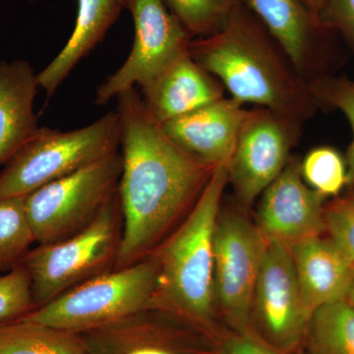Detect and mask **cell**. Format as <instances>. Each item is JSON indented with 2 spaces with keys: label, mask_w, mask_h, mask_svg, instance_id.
I'll list each match as a JSON object with an SVG mask.
<instances>
[{
  "label": "cell",
  "mask_w": 354,
  "mask_h": 354,
  "mask_svg": "<svg viewBox=\"0 0 354 354\" xmlns=\"http://www.w3.org/2000/svg\"><path fill=\"white\" fill-rule=\"evenodd\" d=\"M122 237L115 269L150 256L188 216L215 167L184 151L147 113L133 88L118 97Z\"/></svg>",
  "instance_id": "obj_1"
},
{
  "label": "cell",
  "mask_w": 354,
  "mask_h": 354,
  "mask_svg": "<svg viewBox=\"0 0 354 354\" xmlns=\"http://www.w3.org/2000/svg\"><path fill=\"white\" fill-rule=\"evenodd\" d=\"M189 53L242 104L270 109L301 125L319 109L310 82L244 4L220 31L193 39Z\"/></svg>",
  "instance_id": "obj_2"
},
{
  "label": "cell",
  "mask_w": 354,
  "mask_h": 354,
  "mask_svg": "<svg viewBox=\"0 0 354 354\" xmlns=\"http://www.w3.org/2000/svg\"><path fill=\"white\" fill-rule=\"evenodd\" d=\"M227 184V165H218L188 216L150 255L158 276L149 308L167 310L215 332L225 330L216 306L214 241Z\"/></svg>",
  "instance_id": "obj_3"
},
{
  "label": "cell",
  "mask_w": 354,
  "mask_h": 354,
  "mask_svg": "<svg viewBox=\"0 0 354 354\" xmlns=\"http://www.w3.org/2000/svg\"><path fill=\"white\" fill-rule=\"evenodd\" d=\"M122 227L118 190L82 232L30 249L19 265L29 274L36 309L88 279L115 270Z\"/></svg>",
  "instance_id": "obj_4"
},
{
  "label": "cell",
  "mask_w": 354,
  "mask_h": 354,
  "mask_svg": "<svg viewBox=\"0 0 354 354\" xmlns=\"http://www.w3.org/2000/svg\"><path fill=\"white\" fill-rule=\"evenodd\" d=\"M116 111L70 131L39 127L0 172V198L25 197L46 184L120 152Z\"/></svg>",
  "instance_id": "obj_5"
},
{
  "label": "cell",
  "mask_w": 354,
  "mask_h": 354,
  "mask_svg": "<svg viewBox=\"0 0 354 354\" xmlns=\"http://www.w3.org/2000/svg\"><path fill=\"white\" fill-rule=\"evenodd\" d=\"M152 256L95 277L35 309L20 320L83 334L150 307L157 285Z\"/></svg>",
  "instance_id": "obj_6"
},
{
  "label": "cell",
  "mask_w": 354,
  "mask_h": 354,
  "mask_svg": "<svg viewBox=\"0 0 354 354\" xmlns=\"http://www.w3.org/2000/svg\"><path fill=\"white\" fill-rule=\"evenodd\" d=\"M121 171L118 152L25 196L36 243H55L87 228L118 192Z\"/></svg>",
  "instance_id": "obj_7"
},
{
  "label": "cell",
  "mask_w": 354,
  "mask_h": 354,
  "mask_svg": "<svg viewBox=\"0 0 354 354\" xmlns=\"http://www.w3.org/2000/svg\"><path fill=\"white\" fill-rule=\"evenodd\" d=\"M268 241L244 215L221 211L216 221L215 299L218 319L225 329L250 333L251 311L256 283Z\"/></svg>",
  "instance_id": "obj_8"
},
{
  "label": "cell",
  "mask_w": 354,
  "mask_h": 354,
  "mask_svg": "<svg viewBox=\"0 0 354 354\" xmlns=\"http://www.w3.org/2000/svg\"><path fill=\"white\" fill-rule=\"evenodd\" d=\"M225 333L167 310L146 308L80 335L88 354H223Z\"/></svg>",
  "instance_id": "obj_9"
},
{
  "label": "cell",
  "mask_w": 354,
  "mask_h": 354,
  "mask_svg": "<svg viewBox=\"0 0 354 354\" xmlns=\"http://www.w3.org/2000/svg\"><path fill=\"white\" fill-rule=\"evenodd\" d=\"M124 7L134 22V41L127 60L97 88L95 102L99 106L150 83L189 53L193 39L164 0H124Z\"/></svg>",
  "instance_id": "obj_10"
},
{
  "label": "cell",
  "mask_w": 354,
  "mask_h": 354,
  "mask_svg": "<svg viewBox=\"0 0 354 354\" xmlns=\"http://www.w3.org/2000/svg\"><path fill=\"white\" fill-rule=\"evenodd\" d=\"M311 317L302 300L290 248L268 241L254 292L250 333L281 353H298Z\"/></svg>",
  "instance_id": "obj_11"
},
{
  "label": "cell",
  "mask_w": 354,
  "mask_h": 354,
  "mask_svg": "<svg viewBox=\"0 0 354 354\" xmlns=\"http://www.w3.org/2000/svg\"><path fill=\"white\" fill-rule=\"evenodd\" d=\"M301 124L264 108L247 111L227 165L228 183L237 201L249 208L285 169Z\"/></svg>",
  "instance_id": "obj_12"
},
{
  "label": "cell",
  "mask_w": 354,
  "mask_h": 354,
  "mask_svg": "<svg viewBox=\"0 0 354 354\" xmlns=\"http://www.w3.org/2000/svg\"><path fill=\"white\" fill-rule=\"evenodd\" d=\"M326 197L305 183L301 162L291 158L261 194L258 225L268 241L290 247L326 230Z\"/></svg>",
  "instance_id": "obj_13"
},
{
  "label": "cell",
  "mask_w": 354,
  "mask_h": 354,
  "mask_svg": "<svg viewBox=\"0 0 354 354\" xmlns=\"http://www.w3.org/2000/svg\"><path fill=\"white\" fill-rule=\"evenodd\" d=\"M246 114L243 104L223 97L160 127L176 145L216 167L230 164Z\"/></svg>",
  "instance_id": "obj_14"
},
{
  "label": "cell",
  "mask_w": 354,
  "mask_h": 354,
  "mask_svg": "<svg viewBox=\"0 0 354 354\" xmlns=\"http://www.w3.org/2000/svg\"><path fill=\"white\" fill-rule=\"evenodd\" d=\"M142 102L156 122L165 124L223 99L225 88L187 53L141 88Z\"/></svg>",
  "instance_id": "obj_15"
},
{
  "label": "cell",
  "mask_w": 354,
  "mask_h": 354,
  "mask_svg": "<svg viewBox=\"0 0 354 354\" xmlns=\"http://www.w3.org/2000/svg\"><path fill=\"white\" fill-rule=\"evenodd\" d=\"M308 82L318 78V19L300 0H243Z\"/></svg>",
  "instance_id": "obj_16"
},
{
  "label": "cell",
  "mask_w": 354,
  "mask_h": 354,
  "mask_svg": "<svg viewBox=\"0 0 354 354\" xmlns=\"http://www.w3.org/2000/svg\"><path fill=\"white\" fill-rule=\"evenodd\" d=\"M302 300L310 314L346 300L354 264L330 239L312 237L290 247Z\"/></svg>",
  "instance_id": "obj_17"
},
{
  "label": "cell",
  "mask_w": 354,
  "mask_h": 354,
  "mask_svg": "<svg viewBox=\"0 0 354 354\" xmlns=\"http://www.w3.org/2000/svg\"><path fill=\"white\" fill-rule=\"evenodd\" d=\"M39 88L29 62H0V165H6L39 129L34 111Z\"/></svg>",
  "instance_id": "obj_18"
},
{
  "label": "cell",
  "mask_w": 354,
  "mask_h": 354,
  "mask_svg": "<svg viewBox=\"0 0 354 354\" xmlns=\"http://www.w3.org/2000/svg\"><path fill=\"white\" fill-rule=\"evenodd\" d=\"M73 32L64 48L37 74L39 87L48 97L57 92L77 64L102 43L124 7V0H77Z\"/></svg>",
  "instance_id": "obj_19"
},
{
  "label": "cell",
  "mask_w": 354,
  "mask_h": 354,
  "mask_svg": "<svg viewBox=\"0 0 354 354\" xmlns=\"http://www.w3.org/2000/svg\"><path fill=\"white\" fill-rule=\"evenodd\" d=\"M0 354H88L80 334L32 321L0 325Z\"/></svg>",
  "instance_id": "obj_20"
},
{
  "label": "cell",
  "mask_w": 354,
  "mask_h": 354,
  "mask_svg": "<svg viewBox=\"0 0 354 354\" xmlns=\"http://www.w3.org/2000/svg\"><path fill=\"white\" fill-rule=\"evenodd\" d=\"M301 351L304 354H354V308L346 300L314 312Z\"/></svg>",
  "instance_id": "obj_21"
},
{
  "label": "cell",
  "mask_w": 354,
  "mask_h": 354,
  "mask_svg": "<svg viewBox=\"0 0 354 354\" xmlns=\"http://www.w3.org/2000/svg\"><path fill=\"white\" fill-rule=\"evenodd\" d=\"M36 243L25 209V197L0 198V274L17 267Z\"/></svg>",
  "instance_id": "obj_22"
},
{
  "label": "cell",
  "mask_w": 354,
  "mask_h": 354,
  "mask_svg": "<svg viewBox=\"0 0 354 354\" xmlns=\"http://www.w3.org/2000/svg\"><path fill=\"white\" fill-rule=\"evenodd\" d=\"M192 39L220 31L243 0H164Z\"/></svg>",
  "instance_id": "obj_23"
},
{
  "label": "cell",
  "mask_w": 354,
  "mask_h": 354,
  "mask_svg": "<svg viewBox=\"0 0 354 354\" xmlns=\"http://www.w3.org/2000/svg\"><path fill=\"white\" fill-rule=\"evenodd\" d=\"M301 174L310 187L325 197L337 196L348 183L346 160L330 147L310 151L302 160Z\"/></svg>",
  "instance_id": "obj_24"
},
{
  "label": "cell",
  "mask_w": 354,
  "mask_h": 354,
  "mask_svg": "<svg viewBox=\"0 0 354 354\" xmlns=\"http://www.w3.org/2000/svg\"><path fill=\"white\" fill-rule=\"evenodd\" d=\"M319 109L341 111L351 124L353 140L346 156V185L354 187V81L341 77L323 76L310 82Z\"/></svg>",
  "instance_id": "obj_25"
},
{
  "label": "cell",
  "mask_w": 354,
  "mask_h": 354,
  "mask_svg": "<svg viewBox=\"0 0 354 354\" xmlns=\"http://www.w3.org/2000/svg\"><path fill=\"white\" fill-rule=\"evenodd\" d=\"M36 309L31 281L21 265L0 274V325L24 318Z\"/></svg>",
  "instance_id": "obj_26"
},
{
  "label": "cell",
  "mask_w": 354,
  "mask_h": 354,
  "mask_svg": "<svg viewBox=\"0 0 354 354\" xmlns=\"http://www.w3.org/2000/svg\"><path fill=\"white\" fill-rule=\"evenodd\" d=\"M326 230L330 241L354 264V203L339 200L325 211Z\"/></svg>",
  "instance_id": "obj_27"
},
{
  "label": "cell",
  "mask_w": 354,
  "mask_h": 354,
  "mask_svg": "<svg viewBox=\"0 0 354 354\" xmlns=\"http://www.w3.org/2000/svg\"><path fill=\"white\" fill-rule=\"evenodd\" d=\"M319 22L337 30L354 48V0H326Z\"/></svg>",
  "instance_id": "obj_28"
},
{
  "label": "cell",
  "mask_w": 354,
  "mask_h": 354,
  "mask_svg": "<svg viewBox=\"0 0 354 354\" xmlns=\"http://www.w3.org/2000/svg\"><path fill=\"white\" fill-rule=\"evenodd\" d=\"M223 354H304L301 351L285 353L260 341L252 333H235L225 330Z\"/></svg>",
  "instance_id": "obj_29"
},
{
  "label": "cell",
  "mask_w": 354,
  "mask_h": 354,
  "mask_svg": "<svg viewBox=\"0 0 354 354\" xmlns=\"http://www.w3.org/2000/svg\"><path fill=\"white\" fill-rule=\"evenodd\" d=\"M307 9L313 14L319 21V15L322 12L324 6H325L326 0H300Z\"/></svg>",
  "instance_id": "obj_30"
},
{
  "label": "cell",
  "mask_w": 354,
  "mask_h": 354,
  "mask_svg": "<svg viewBox=\"0 0 354 354\" xmlns=\"http://www.w3.org/2000/svg\"><path fill=\"white\" fill-rule=\"evenodd\" d=\"M346 300L354 308V274L353 278V279H351V286H349L348 295H346Z\"/></svg>",
  "instance_id": "obj_31"
},
{
  "label": "cell",
  "mask_w": 354,
  "mask_h": 354,
  "mask_svg": "<svg viewBox=\"0 0 354 354\" xmlns=\"http://www.w3.org/2000/svg\"><path fill=\"white\" fill-rule=\"evenodd\" d=\"M346 199H348L349 201L354 203V192L353 193V194L351 195V196H348V198H346Z\"/></svg>",
  "instance_id": "obj_32"
}]
</instances>
